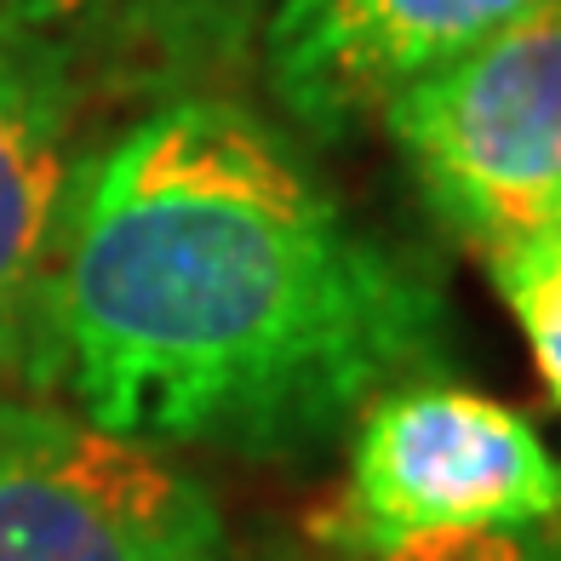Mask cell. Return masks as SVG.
Segmentation results:
<instances>
[{
    "label": "cell",
    "mask_w": 561,
    "mask_h": 561,
    "mask_svg": "<svg viewBox=\"0 0 561 561\" xmlns=\"http://www.w3.org/2000/svg\"><path fill=\"white\" fill-rule=\"evenodd\" d=\"M453 350L419 264L229 92L149 104L75 167L23 385L161 453L310 458Z\"/></svg>",
    "instance_id": "1"
},
{
    "label": "cell",
    "mask_w": 561,
    "mask_h": 561,
    "mask_svg": "<svg viewBox=\"0 0 561 561\" xmlns=\"http://www.w3.org/2000/svg\"><path fill=\"white\" fill-rule=\"evenodd\" d=\"M556 516L561 458L527 413L465 385L413 378L355 419L327 539L350 556L396 561Z\"/></svg>",
    "instance_id": "2"
},
{
    "label": "cell",
    "mask_w": 561,
    "mask_h": 561,
    "mask_svg": "<svg viewBox=\"0 0 561 561\" xmlns=\"http://www.w3.org/2000/svg\"><path fill=\"white\" fill-rule=\"evenodd\" d=\"M378 126L470 252L545 229L561 190V0L407 81Z\"/></svg>",
    "instance_id": "3"
},
{
    "label": "cell",
    "mask_w": 561,
    "mask_h": 561,
    "mask_svg": "<svg viewBox=\"0 0 561 561\" xmlns=\"http://www.w3.org/2000/svg\"><path fill=\"white\" fill-rule=\"evenodd\" d=\"M0 561H229V522L172 453L0 401Z\"/></svg>",
    "instance_id": "4"
},
{
    "label": "cell",
    "mask_w": 561,
    "mask_h": 561,
    "mask_svg": "<svg viewBox=\"0 0 561 561\" xmlns=\"http://www.w3.org/2000/svg\"><path fill=\"white\" fill-rule=\"evenodd\" d=\"M539 7L550 0H275L259 58L298 133L350 138L407 81Z\"/></svg>",
    "instance_id": "5"
},
{
    "label": "cell",
    "mask_w": 561,
    "mask_h": 561,
    "mask_svg": "<svg viewBox=\"0 0 561 561\" xmlns=\"http://www.w3.org/2000/svg\"><path fill=\"white\" fill-rule=\"evenodd\" d=\"M275 0H0V18L58 53L87 98L167 104L224 92L252 64Z\"/></svg>",
    "instance_id": "6"
},
{
    "label": "cell",
    "mask_w": 561,
    "mask_h": 561,
    "mask_svg": "<svg viewBox=\"0 0 561 561\" xmlns=\"http://www.w3.org/2000/svg\"><path fill=\"white\" fill-rule=\"evenodd\" d=\"M87 104L64 58L0 18V385H23L35 298L81 167Z\"/></svg>",
    "instance_id": "7"
},
{
    "label": "cell",
    "mask_w": 561,
    "mask_h": 561,
    "mask_svg": "<svg viewBox=\"0 0 561 561\" xmlns=\"http://www.w3.org/2000/svg\"><path fill=\"white\" fill-rule=\"evenodd\" d=\"M488 270L522 327L533 362H539V378L561 407V241L550 229H527V236L488 252Z\"/></svg>",
    "instance_id": "8"
},
{
    "label": "cell",
    "mask_w": 561,
    "mask_h": 561,
    "mask_svg": "<svg viewBox=\"0 0 561 561\" xmlns=\"http://www.w3.org/2000/svg\"><path fill=\"white\" fill-rule=\"evenodd\" d=\"M367 561V556H355ZM396 561H556L550 550V522L527 527V533H493V539H458V545H436L419 556H396Z\"/></svg>",
    "instance_id": "9"
},
{
    "label": "cell",
    "mask_w": 561,
    "mask_h": 561,
    "mask_svg": "<svg viewBox=\"0 0 561 561\" xmlns=\"http://www.w3.org/2000/svg\"><path fill=\"white\" fill-rule=\"evenodd\" d=\"M545 229L561 241V190H556V201H550V213H545Z\"/></svg>",
    "instance_id": "10"
},
{
    "label": "cell",
    "mask_w": 561,
    "mask_h": 561,
    "mask_svg": "<svg viewBox=\"0 0 561 561\" xmlns=\"http://www.w3.org/2000/svg\"><path fill=\"white\" fill-rule=\"evenodd\" d=\"M550 550H556V561H561V516L550 522Z\"/></svg>",
    "instance_id": "11"
}]
</instances>
